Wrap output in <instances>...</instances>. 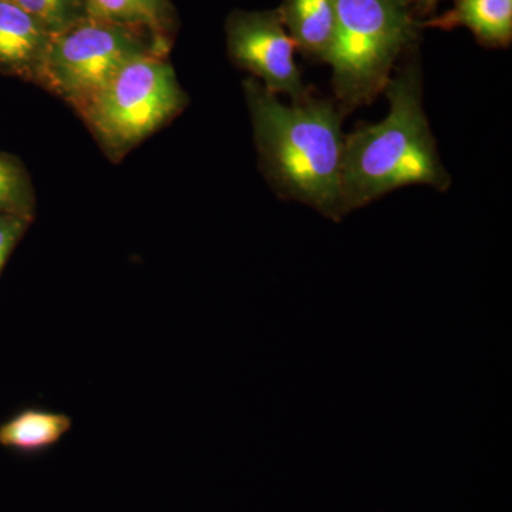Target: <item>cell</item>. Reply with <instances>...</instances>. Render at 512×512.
Returning <instances> with one entry per match:
<instances>
[{"mask_svg":"<svg viewBox=\"0 0 512 512\" xmlns=\"http://www.w3.org/2000/svg\"><path fill=\"white\" fill-rule=\"evenodd\" d=\"M244 94L259 165L268 183L286 200L302 202L323 217H346L342 197L345 113L335 100L311 93L281 103L258 80L244 82Z\"/></svg>","mask_w":512,"mask_h":512,"instance_id":"1","label":"cell"},{"mask_svg":"<svg viewBox=\"0 0 512 512\" xmlns=\"http://www.w3.org/2000/svg\"><path fill=\"white\" fill-rule=\"evenodd\" d=\"M390 110L376 124H362L345 136L342 197L345 215L384 195L429 185L447 191L451 177L423 107V76L417 57L400 67L384 89Z\"/></svg>","mask_w":512,"mask_h":512,"instance_id":"2","label":"cell"},{"mask_svg":"<svg viewBox=\"0 0 512 512\" xmlns=\"http://www.w3.org/2000/svg\"><path fill=\"white\" fill-rule=\"evenodd\" d=\"M413 0H336L335 35L326 57L336 104L345 114L372 104L397 60L420 35Z\"/></svg>","mask_w":512,"mask_h":512,"instance_id":"3","label":"cell"},{"mask_svg":"<svg viewBox=\"0 0 512 512\" xmlns=\"http://www.w3.org/2000/svg\"><path fill=\"white\" fill-rule=\"evenodd\" d=\"M167 55L136 57L77 111L107 156L120 160L187 106Z\"/></svg>","mask_w":512,"mask_h":512,"instance_id":"4","label":"cell"},{"mask_svg":"<svg viewBox=\"0 0 512 512\" xmlns=\"http://www.w3.org/2000/svg\"><path fill=\"white\" fill-rule=\"evenodd\" d=\"M170 45L147 30L87 16L53 33L35 83L79 111L124 64L167 55Z\"/></svg>","mask_w":512,"mask_h":512,"instance_id":"5","label":"cell"},{"mask_svg":"<svg viewBox=\"0 0 512 512\" xmlns=\"http://www.w3.org/2000/svg\"><path fill=\"white\" fill-rule=\"evenodd\" d=\"M229 59L268 92L299 101L311 94L295 62L296 45L278 9L232 13L227 20Z\"/></svg>","mask_w":512,"mask_h":512,"instance_id":"6","label":"cell"},{"mask_svg":"<svg viewBox=\"0 0 512 512\" xmlns=\"http://www.w3.org/2000/svg\"><path fill=\"white\" fill-rule=\"evenodd\" d=\"M52 35L35 16L0 0V70L35 82Z\"/></svg>","mask_w":512,"mask_h":512,"instance_id":"7","label":"cell"},{"mask_svg":"<svg viewBox=\"0 0 512 512\" xmlns=\"http://www.w3.org/2000/svg\"><path fill=\"white\" fill-rule=\"evenodd\" d=\"M466 28L481 46L507 49L512 42V0H454L443 15L421 20L420 29Z\"/></svg>","mask_w":512,"mask_h":512,"instance_id":"8","label":"cell"},{"mask_svg":"<svg viewBox=\"0 0 512 512\" xmlns=\"http://www.w3.org/2000/svg\"><path fill=\"white\" fill-rule=\"evenodd\" d=\"M278 10L296 49L325 63L335 35L336 0H284Z\"/></svg>","mask_w":512,"mask_h":512,"instance_id":"9","label":"cell"},{"mask_svg":"<svg viewBox=\"0 0 512 512\" xmlns=\"http://www.w3.org/2000/svg\"><path fill=\"white\" fill-rule=\"evenodd\" d=\"M67 414L45 409H23L0 424V446L20 454L43 453L72 430Z\"/></svg>","mask_w":512,"mask_h":512,"instance_id":"10","label":"cell"},{"mask_svg":"<svg viewBox=\"0 0 512 512\" xmlns=\"http://www.w3.org/2000/svg\"><path fill=\"white\" fill-rule=\"evenodd\" d=\"M89 16L147 30L170 40L174 9L170 0H84ZM171 42V40H170Z\"/></svg>","mask_w":512,"mask_h":512,"instance_id":"11","label":"cell"},{"mask_svg":"<svg viewBox=\"0 0 512 512\" xmlns=\"http://www.w3.org/2000/svg\"><path fill=\"white\" fill-rule=\"evenodd\" d=\"M35 192L28 173L16 158L0 153V214L35 217Z\"/></svg>","mask_w":512,"mask_h":512,"instance_id":"12","label":"cell"},{"mask_svg":"<svg viewBox=\"0 0 512 512\" xmlns=\"http://www.w3.org/2000/svg\"><path fill=\"white\" fill-rule=\"evenodd\" d=\"M26 10L52 33L69 28L89 16L84 0H8Z\"/></svg>","mask_w":512,"mask_h":512,"instance_id":"13","label":"cell"},{"mask_svg":"<svg viewBox=\"0 0 512 512\" xmlns=\"http://www.w3.org/2000/svg\"><path fill=\"white\" fill-rule=\"evenodd\" d=\"M32 221L33 217L29 215L12 214V212L0 214V274Z\"/></svg>","mask_w":512,"mask_h":512,"instance_id":"14","label":"cell"},{"mask_svg":"<svg viewBox=\"0 0 512 512\" xmlns=\"http://www.w3.org/2000/svg\"><path fill=\"white\" fill-rule=\"evenodd\" d=\"M441 0H413L414 13L417 19L426 18L436 10Z\"/></svg>","mask_w":512,"mask_h":512,"instance_id":"15","label":"cell"}]
</instances>
